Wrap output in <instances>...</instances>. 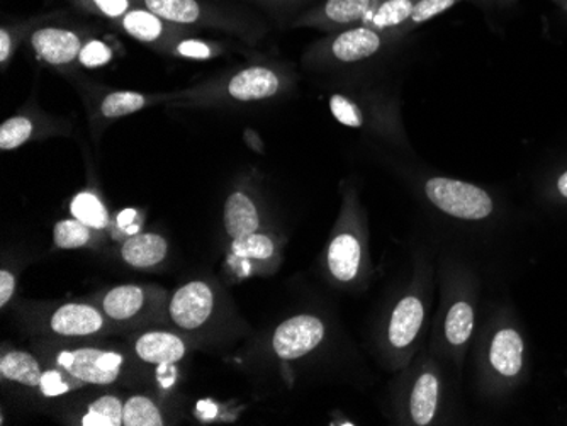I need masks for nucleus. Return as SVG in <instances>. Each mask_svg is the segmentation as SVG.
Here are the masks:
<instances>
[{"mask_svg":"<svg viewBox=\"0 0 567 426\" xmlns=\"http://www.w3.org/2000/svg\"><path fill=\"white\" fill-rule=\"evenodd\" d=\"M167 291L158 285L123 284L110 289L99 299L113 329L132 330L157 323L167 313Z\"/></svg>","mask_w":567,"mask_h":426,"instance_id":"1","label":"nucleus"},{"mask_svg":"<svg viewBox=\"0 0 567 426\" xmlns=\"http://www.w3.org/2000/svg\"><path fill=\"white\" fill-rule=\"evenodd\" d=\"M425 194L433 206L457 219L480 221L492 216L495 209L492 196L486 190L447 177H432L426 180Z\"/></svg>","mask_w":567,"mask_h":426,"instance_id":"2","label":"nucleus"},{"mask_svg":"<svg viewBox=\"0 0 567 426\" xmlns=\"http://www.w3.org/2000/svg\"><path fill=\"white\" fill-rule=\"evenodd\" d=\"M53 364L69 372L81 383L110 386L120 380L124 357L117 350L76 346L59 350L53 357Z\"/></svg>","mask_w":567,"mask_h":426,"instance_id":"3","label":"nucleus"},{"mask_svg":"<svg viewBox=\"0 0 567 426\" xmlns=\"http://www.w3.org/2000/svg\"><path fill=\"white\" fill-rule=\"evenodd\" d=\"M215 303V291L208 282L190 281L168 299L167 318L181 332H197L212 320Z\"/></svg>","mask_w":567,"mask_h":426,"instance_id":"4","label":"nucleus"},{"mask_svg":"<svg viewBox=\"0 0 567 426\" xmlns=\"http://www.w3.org/2000/svg\"><path fill=\"white\" fill-rule=\"evenodd\" d=\"M381 0H323L296 18V28H313L320 31L349 30L362 24L365 15Z\"/></svg>","mask_w":567,"mask_h":426,"instance_id":"5","label":"nucleus"},{"mask_svg":"<svg viewBox=\"0 0 567 426\" xmlns=\"http://www.w3.org/2000/svg\"><path fill=\"white\" fill-rule=\"evenodd\" d=\"M323 321L313 314L289 318L277 326L272 336V349L282 361H296L313 352L324 339Z\"/></svg>","mask_w":567,"mask_h":426,"instance_id":"6","label":"nucleus"},{"mask_svg":"<svg viewBox=\"0 0 567 426\" xmlns=\"http://www.w3.org/2000/svg\"><path fill=\"white\" fill-rule=\"evenodd\" d=\"M390 34L379 33L364 24L342 30L333 34L328 40L320 41V48L323 56L339 63L364 62L371 56L378 55L388 41H391Z\"/></svg>","mask_w":567,"mask_h":426,"instance_id":"7","label":"nucleus"},{"mask_svg":"<svg viewBox=\"0 0 567 426\" xmlns=\"http://www.w3.org/2000/svg\"><path fill=\"white\" fill-rule=\"evenodd\" d=\"M48 332L62 339H92L113 329L101 308L89 303H66L48 318Z\"/></svg>","mask_w":567,"mask_h":426,"instance_id":"8","label":"nucleus"},{"mask_svg":"<svg viewBox=\"0 0 567 426\" xmlns=\"http://www.w3.org/2000/svg\"><path fill=\"white\" fill-rule=\"evenodd\" d=\"M133 352L140 361L150 365H172L183 361L187 343L183 336L165 330H150L133 339Z\"/></svg>","mask_w":567,"mask_h":426,"instance_id":"9","label":"nucleus"},{"mask_svg":"<svg viewBox=\"0 0 567 426\" xmlns=\"http://www.w3.org/2000/svg\"><path fill=\"white\" fill-rule=\"evenodd\" d=\"M282 89V79L276 70L270 66H248L240 70L237 75L229 79V97L241 103H251V101H264V98L274 97Z\"/></svg>","mask_w":567,"mask_h":426,"instance_id":"10","label":"nucleus"},{"mask_svg":"<svg viewBox=\"0 0 567 426\" xmlns=\"http://www.w3.org/2000/svg\"><path fill=\"white\" fill-rule=\"evenodd\" d=\"M31 46L48 65L63 66L79 59L84 43L73 31L62 30V28H43L34 31L31 37Z\"/></svg>","mask_w":567,"mask_h":426,"instance_id":"11","label":"nucleus"},{"mask_svg":"<svg viewBox=\"0 0 567 426\" xmlns=\"http://www.w3.org/2000/svg\"><path fill=\"white\" fill-rule=\"evenodd\" d=\"M525 342L515 329H502L493 336L489 362L503 380H515L524 371Z\"/></svg>","mask_w":567,"mask_h":426,"instance_id":"12","label":"nucleus"},{"mask_svg":"<svg viewBox=\"0 0 567 426\" xmlns=\"http://www.w3.org/2000/svg\"><path fill=\"white\" fill-rule=\"evenodd\" d=\"M116 22L127 37L135 38L142 43H158L171 34L178 33L177 30H183L165 21L161 15L153 14L146 8L130 9L123 18L116 19Z\"/></svg>","mask_w":567,"mask_h":426,"instance_id":"13","label":"nucleus"},{"mask_svg":"<svg viewBox=\"0 0 567 426\" xmlns=\"http://www.w3.org/2000/svg\"><path fill=\"white\" fill-rule=\"evenodd\" d=\"M168 243L158 233H136L121 245L120 256L133 269H152L167 259Z\"/></svg>","mask_w":567,"mask_h":426,"instance_id":"14","label":"nucleus"},{"mask_svg":"<svg viewBox=\"0 0 567 426\" xmlns=\"http://www.w3.org/2000/svg\"><path fill=\"white\" fill-rule=\"evenodd\" d=\"M223 222H225L228 237L231 240H240V238L259 231V209H257L250 196L238 190L226 199Z\"/></svg>","mask_w":567,"mask_h":426,"instance_id":"15","label":"nucleus"},{"mask_svg":"<svg viewBox=\"0 0 567 426\" xmlns=\"http://www.w3.org/2000/svg\"><path fill=\"white\" fill-rule=\"evenodd\" d=\"M423 316H425L423 304L416 295L401 299L391 314L390 330H388L391 345L396 349L410 345L422 329Z\"/></svg>","mask_w":567,"mask_h":426,"instance_id":"16","label":"nucleus"},{"mask_svg":"<svg viewBox=\"0 0 567 426\" xmlns=\"http://www.w3.org/2000/svg\"><path fill=\"white\" fill-rule=\"evenodd\" d=\"M362 248L352 233H342L331 240L328 247V269L339 282L353 281L360 269Z\"/></svg>","mask_w":567,"mask_h":426,"instance_id":"17","label":"nucleus"},{"mask_svg":"<svg viewBox=\"0 0 567 426\" xmlns=\"http://www.w3.org/2000/svg\"><path fill=\"white\" fill-rule=\"evenodd\" d=\"M43 365L37 357L25 350H11L0 359V375L9 383L38 389L43 375Z\"/></svg>","mask_w":567,"mask_h":426,"instance_id":"18","label":"nucleus"},{"mask_svg":"<svg viewBox=\"0 0 567 426\" xmlns=\"http://www.w3.org/2000/svg\"><path fill=\"white\" fill-rule=\"evenodd\" d=\"M420 0H381L368 15L362 24L379 31V33L396 37L398 28L408 21L411 12L415 11Z\"/></svg>","mask_w":567,"mask_h":426,"instance_id":"19","label":"nucleus"},{"mask_svg":"<svg viewBox=\"0 0 567 426\" xmlns=\"http://www.w3.org/2000/svg\"><path fill=\"white\" fill-rule=\"evenodd\" d=\"M143 8L175 27H193L208 21L199 0H142Z\"/></svg>","mask_w":567,"mask_h":426,"instance_id":"20","label":"nucleus"},{"mask_svg":"<svg viewBox=\"0 0 567 426\" xmlns=\"http://www.w3.org/2000/svg\"><path fill=\"white\" fill-rule=\"evenodd\" d=\"M439 403V381L432 372H423L411 393L410 409L413 423L419 426L432 423Z\"/></svg>","mask_w":567,"mask_h":426,"instance_id":"21","label":"nucleus"},{"mask_svg":"<svg viewBox=\"0 0 567 426\" xmlns=\"http://www.w3.org/2000/svg\"><path fill=\"white\" fill-rule=\"evenodd\" d=\"M165 425L161 406L146 396L133 394L124 401L123 426H162Z\"/></svg>","mask_w":567,"mask_h":426,"instance_id":"22","label":"nucleus"},{"mask_svg":"<svg viewBox=\"0 0 567 426\" xmlns=\"http://www.w3.org/2000/svg\"><path fill=\"white\" fill-rule=\"evenodd\" d=\"M124 401L116 394H104L89 405L79 425L84 426H123Z\"/></svg>","mask_w":567,"mask_h":426,"instance_id":"23","label":"nucleus"},{"mask_svg":"<svg viewBox=\"0 0 567 426\" xmlns=\"http://www.w3.org/2000/svg\"><path fill=\"white\" fill-rule=\"evenodd\" d=\"M70 212L92 230H106L110 225L106 206L102 205V200L94 193L76 194L70 205Z\"/></svg>","mask_w":567,"mask_h":426,"instance_id":"24","label":"nucleus"},{"mask_svg":"<svg viewBox=\"0 0 567 426\" xmlns=\"http://www.w3.org/2000/svg\"><path fill=\"white\" fill-rule=\"evenodd\" d=\"M474 330V310L466 301H458L449 310L445 335L452 345L458 346L470 340Z\"/></svg>","mask_w":567,"mask_h":426,"instance_id":"25","label":"nucleus"},{"mask_svg":"<svg viewBox=\"0 0 567 426\" xmlns=\"http://www.w3.org/2000/svg\"><path fill=\"white\" fill-rule=\"evenodd\" d=\"M146 106V95L140 92L117 91L111 92L106 97L102 98L101 114L107 120H116V117L130 116V114L138 113Z\"/></svg>","mask_w":567,"mask_h":426,"instance_id":"26","label":"nucleus"},{"mask_svg":"<svg viewBox=\"0 0 567 426\" xmlns=\"http://www.w3.org/2000/svg\"><path fill=\"white\" fill-rule=\"evenodd\" d=\"M92 228H89L79 219H62L53 228V241L62 250H76L87 247L92 241Z\"/></svg>","mask_w":567,"mask_h":426,"instance_id":"27","label":"nucleus"},{"mask_svg":"<svg viewBox=\"0 0 567 426\" xmlns=\"http://www.w3.org/2000/svg\"><path fill=\"white\" fill-rule=\"evenodd\" d=\"M34 133V124L30 117L14 116L9 117L0 126V149L2 152H12L24 143L30 142Z\"/></svg>","mask_w":567,"mask_h":426,"instance_id":"28","label":"nucleus"},{"mask_svg":"<svg viewBox=\"0 0 567 426\" xmlns=\"http://www.w3.org/2000/svg\"><path fill=\"white\" fill-rule=\"evenodd\" d=\"M462 0H420V4L416 6L415 11L411 12L410 18L406 22H403L396 30V37H403V34L411 33L416 28L422 27L423 22L430 21V19L441 15L442 12L449 11L454 8Z\"/></svg>","mask_w":567,"mask_h":426,"instance_id":"29","label":"nucleus"},{"mask_svg":"<svg viewBox=\"0 0 567 426\" xmlns=\"http://www.w3.org/2000/svg\"><path fill=\"white\" fill-rule=\"evenodd\" d=\"M81 386H84V383L75 380L69 372L55 365L53 368H44L38 389H40L43 396L59 397L63 396V394L72 393V391L79 389Z\"/></svg>","mask_w":567,"mask_h":426,"instance_id":"30","label":"nucleus"},{"mask_svg":"<svg viewBox=\"0 0 567 426\" xmlns=\"http://www.w3.org/2000/svg\"><path fill=\"white\" fill-rule=\"evenodd\" d=\"M234 253L240 259L269 260L274 256V243L266 235L251 233L234 240Z\"/></svg>","mask_w":567,"mask_h":426,"instance_id":"31","label":"nucleus"},{"mask_svg":"<svg viewBox=\"0 0 567 426\" xmlns=\"http://www.w3.org/2000/svg\"><path fill=\"white\" fill-rule=\"evenodd\" d=\"M330 111L334 120L349 128H362L365 124L364 111L360 110L352 98L342 94H333L330 97Z\"/></svg>","mask_w":567,"mask_h":426,"instance_id":"32","label":"nucleus"},{"mask_svg":"<svg viewBox=\"0 0 567 426\" xmlns=\"http://www.w3.org/2000/svg\"><path fill=\"white\" fill-rule=\"evenodd\" d=\"M73 2L85 11L94 12L101 18L113 19V21L123 18L132 9V0H73Z\"/></svg>","mask_w":567,"mask_h":426,"instance_id":"33","label":"nucleus"},{"mask_svg":"<svg viewBox=\"0 0 567 426\" xmlns=\"http://www.w3.org/2000/svg\"><path fill=\"white\" fill-rule=\"evenodd\" d=\"M113 60V50L104 41L91 40L82 46L79 62L87 69L104 66Z\"/></svg>","mask_w":567,"mask_h":426,"instance_id":"34","label":"nucleus"},{"mask_svg":"<svg viewBox=\"0 0 567 426\" xmlns=\"http://www.w3.org/2000/svg\"><path fill=\"white\" fill-rule=\"evenodd\" d=\"M174 52L183 59L208 60L215 55V48L206 41L181 40L175 44Z\"/></svg>","mask_w":567,"mask_h":426,"instance_id":"35","label":"nucleus"},{"mask_svg":"<svg viewBox=\"0 0 567 426\" xmlns=\"http://www.w3.org/2000/svg\"><path fill=\"white\" fill-rule=\"evenodd\" d=\"M16 291L14 273L9 270L2 269L0 272V308H6L11 301Z\"/></svg>","mask_w":567,"mask_h":426,"instance_id":"36","label":"nucleus"},{"mask_svg":"<svg viewBox=\"0 0 567 426\" xmlns=\"http://www.w3.org/2000/svg\"><path fill=\"white\" fill-rule=\"evenodd\" d=\"M14 52V38L9 33L8 28L0 30V63L6 65Z\"/></svg>","mask_w":567,"mask_h":426,"instance_id":"37","label":"nucleus"},{"mask_svg":"<svg viewBox=\"0 0 567 426\" xmlns=\"http://www.w3.org/2000/svg\"><path fill=\"white\" fill-rule=\"evenodd\" d=\"M136 211L133 209H126V211L121 212L120 218H117V222H120V227L124 228V230H130V225L135 221Z\"/></svg>","mask_w":567,"mask_h":426,"instance_id":"38","label":"nucleus"},{"mask_svg":"<svg viewBox=\"0 0 567 426\" xmlns=\"http://www.w3.org/2000/svg\"><path fill=\"white\" fill-rule=\"evenodd\" d=\"M269 4L277 6V8H298V6L306 4L308 0H264Z\"/></svg>","mask_w":567,"mask_h":426,"instance_id":"39","label":"nucleus"},{"mask_svg":"<svg viewBox=\"0 0 567 426\" xmlns=\"http://www.w3.org/2000/svg\"><path fill=\"white\" fill-rule=\"evenodd\" d=\"M556 193L559 194L563 199H567V170L557 177L556 180Z\"/></svg>","mask_w":567,"mask_h":426,"instance_id":"40","label":"nucleus"},{"mask_svg":"<svg viewBox=\"0 0 567 426\" xmlns=\"http://www.w3.org/2000/svg\"><path fill=\"white\" fill-rule=\"evenodd\" d=\"M486 2H493V4L502 6V8H505V6L515 4L517 0H486Z\"/></svg>","mask_w":567,"mask_h":426,"instance_id":"41","label":"nucleus"},{"mask_svg":"<svg viewBox=\"0 0 567 426\" xmlns=\"http://www.w3.org/2000/svg\"><path fill=\"white\" fill-rule=\"evenodd\" d=\"M554 4L559 6L560 9L567 12V0H553Z\"/></svg>","mask_w":567,"mask_h":426,"instance_id":"42","label":"nucleus"}]
</instances>
